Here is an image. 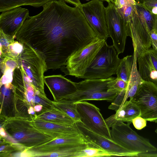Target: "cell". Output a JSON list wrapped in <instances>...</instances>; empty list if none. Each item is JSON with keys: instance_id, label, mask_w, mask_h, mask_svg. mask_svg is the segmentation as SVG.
Instances as JSON below:
<instances>
[{"instance_id": "obj_1", "label": "cell", "mask_w": 157, "mask_h": 157, "mask_svg": "<svg viewBox=\"0 0 157 157\" xmlns=\"http://www.w3.org/2000/svg\"><path fill=\"white\" fill-rule=\"evenodd\" d=\"M43 7L41 12L24 22L15 39L42 53L47 70H56L97 36L79 8L70 6L63 0Z\"/></svg>"}, {"instance_id": "obj_2", "label": "cell", "mask_w": 157, "mask_h": 157, "mask_svg": "<svg viewBox=\"0 0 157 157\" xmlns=\"http://www.w3.org/2000/svg\"><path fill=\"white\" fill-rule=\"evenodd\" d=\"M110 129L112 140L126 150L138 154L156 151L157 148L149 140L138 134L127 124L116 120L113 115L105 120Z\"/></svg>"}, {"instance_id": "obj_3", "label": "cell", "mask_w": 157, "mask_h": 157, "mask_svg": "<svg viewBox=\"0 0 157 157\" xmlns=\"http://www.w3.org/2000/svg\"><path fill=\"white\" fill-rule=\"evenodd\" d=\"M31 118H6L1 126L13 140L15 144H20L26 149L40 145L56 139L37 129L32 124Z\"/></svg>"}, {"instance_id": "obj_4", "label": "cell", "mask_w": 157, "mask_h": 157, "mask_svg": "<svg viewBox=\"0 0 157 157\" xmlns=\"http://www.w3.org/2000/svg\"><path fill=\"white\" fill-rule=\"evenodd\" d=\"M116 78L85 79L75 83L76 91L62 100L72 103L88 100H105L112 102L120 92L113 90L112 81Z\"/></svg>"}, {"instance_id": "obj_5", "label": "cell", "mask_w": 157, "mask_h": 157, "mask_svg": "<svg viewBox=\"0 0 157 157\" xmlns=\"http://www.w3.org/2000/svg\"><path fill=\"white\" fill-rule=\"evenodd\" d=\"M17 59L24 72L34 88L46 95L44 91V73L47 70L46 58L40 51L25 43Z\"/></svg>"}, {"instance_id": "obj_6", "label": "cell", "mask_w": 157, "mask_h": 157, "mask_svg": "<svg viewBox=\"0 0 157 157\" xmlns=\"http://www.w3.org/2000/svg\"><path fill=\"white\" fill-rule=\"evenodd\" d=\"M118 55L113 45H109L105 41L81 78L106 79L116 74L121 60Z\"/></svg>"}, {"instance_id": "obj_7", "label": "cell", "mask_w": 157, "mask_h": 157, "mask_svg": "<svg viewBox=\"0 0 157 157\" xmlns=\"http://www.w3.org/2000/svg\"><path fill=\"white\" fill-rule=\"evenodd\" d=\"M105 41V39L97 37L90 43L73 53L64 65L65 74L81 78Z\"/></svg>"}, {"instance_id": "obj_8", "label": "cell", "mask_w": 157, "mask_h": 157, "mask_svg": "<svg viewBox=\"0 0 157 157\" xmlns=\"http://www.w3.org/2000/svg\"><path fill=\"white\" fill-rule=\"evenodd\" d=\"M140 111V116L147 121L157 123V86L143 81L131 99Z\"/></svg>"}, {"instance_id": "obj_9", "label": "cell", "mask_w": 157, "mask_h": 157, "mask_svg": "<svg viewBox=\"0 0 157 157\" xmlns=\"http://www.w3.org/2000/svg\"><path fill=\"white\" fill-rule=\"evenodd\" d=\"M75 103L81 121L87 128L99 135L112 140L110 128L98 107L86 101Z\"/></svg>"}, {"instance_id": "obj_10", "label": "cell", "mask_w": 157, "mask_h": 157, "mask_svg": "<svg viewBox=\"0 0 157 157\" xmlns=\"http://www.w3.org/2000/svg\"><path fill=\"white\" fill-rule=\"evenodd\" d=\"M97 36L107 40L108 33L106 10L102 1L91 0L79 7Z\"/></svg>"}, {"instance_id": "obj_11", "label": "cell", "mask_w": 157, "mask_h": 157, "mask_svg": "<svg viewBox=\"0 0 157 157\" xmlns=\"http://www.w3.org/2000/svg\"><path fill=\"white\" fill-rule=\"evenodd\" d=\"M107 29L109 36L118 54L124 51L127 35V22L121 18L112 2L106 7Z\"/></svg>"}, {"instance_id": "obj_12", "label": "cell", "mask_w": 157, "mask_h": 157, "mask_svg": "<svg viewBox=\"0 0 157 157\" xmlns=\"http://www.w3.org/2000/svg\"><path fill=\"white\" fill-rule=\"evenodd\" d=\"M75 125L89 146L100 148L115 154L116 156L138 157V154L130 151L119 145L112 140L99 135L87 128L81 121Z\"/></svg>"}, {"instance_id": "obj_13", "label": "cell", "mask_w": 157, "mask_h": 157, "mask_svg": "<svg viewBox=\"0 0 157 157\" xmlns=\"http://www.w3.org/2000/svg\"><path fill=\"white\" fill-rule=\"evenodd\" d=\"M126 28L127 36L132 39L134 52L137 57L150 49L149 33L141 22L137 12L132 19L127 23Z\"/></svg>"}, {"instance_id": "obj_14", "label": "cell", "mask_w": 157, "mask_h": 157, "mask_svg": "<svg viewBox=\"0 0 157 157\" xmlns=\"http://www.w3.org/2000/svg\"><path fill=\"white\" fill-rule=\"evenodd\" d=\"M30 17L28 10L21 7L2 12L0 15V29L6 34L15 36L24 22Z\"/></svg>"}, {"instance_id": "obj_15", "label": "cell", "mask_w": 157, "mask_h": 157, "mask_svg": "<svg viewBox=\"0 0 157 157\" xmlns=\"http://www.w3.org/2000/svg\"><path fill=\"white\" fill-rule=\"evenodd\" d=\"M137 61L142 79L157 86V51L150 49L139 55Z\"/></svg>"}, {"instance_id": "obj_16", "label": "cell", "mask_w": 157, "mask_h": 157, "mask_svg": "<svg viewBox=\"0 0 157 157\" xmlns=\"http://www.w3.org/2000/svg\"><path fill=\"white\" fill-rule=\"evenodd\" d=\"M44 83L52 95L55 101H58L75 92L77 88L75 82L62 75L44 77Z\"/></svg>"}, {"instance_id": "obj_17", "label": "cell", "mask_w": 157, "mask_h": 157, "mask_svg": "<svg viewBox=\"0 0 157 157\" xmlns=\"http://www.w3.org/2000/svg\"><path fill=\"white\" fill-rule=\"evenodd\" d=\"M31 121L33 126L39 131L55 138L71 136L79 133L75 124L73 126L62 125L34 117H32Z\"/></svg>"}, {"instance_id": "obj_18", "label": "cell", "mask_w": 157, "mask_h": 157, "mask_svg": "<svg viewBox=\"0 0 157 157\" xmlns=\"http://www.w3.org/2000/svg\"><path fill=\"white\" fill-rule=\"evenodd\" d=\"M37 113L34 117L46 121L67 126H73L75 123L71 118L54 106L49 109H43Z\"/></svg>"}, {"instance_id": "obj_19", "label": "cell", "mask_w": 157, "mask_h": 157, "mask_svg": "<svg viewBox=\"0 0 157 157\" xmlns=\"http://www.w3.org/2000/svg\"><path fill=\"white\" fill-rule=\"evenodd\" d=\"M140 111L138 106L132 99L126 101L113 114L117 120L132 122V120L140 116Z\"/></svg>"}, {"instance_id": "obj_20", "label": "cell", "mask_w": 157, "mask_h": 157, "mask_svg": "<svg viewBox=\"0 0 157 157\" xmlns=\"http://www.w3.org/2000/svg\"><path fill=\"white\" fill-rule=\"evenodd\" d=\"M133 62L132 70L128 82V86L125 93V101L128 98L132 99L137 90L140 84L144 80L141 78L137 68V57L134 52Z\"/></svg>"}, {"instance_id": "obj_21", "label": "cell", "mask_w": 157, "mask_h": 157, "mask_svg": "<svg viewBox=\"0 0 157 157\" xmlns=\"http://www.w3.org/2000/svg\"><path fill=\"white\" fill-rule=\"evenodd\" d=\"M54 0H0V12H3L23 6L39 7Z\"/></svg>"}, {"instance_id": "obj_22", "label": "cell", "mask_w": 157, "mask_h": 157, "mask_svg": "<svg viewBox=\"0 0 157 157\" xmlns=\"http://www.w3.org/2000/svg\"><path fill=\"white\" fill-rule=\"evenodd\" d=\"M136 7L141 21L149 33L156 29L157 15L152 13L140 3H136Z\"/></svg>"}, {"instance_id": "obj_23", "label": "cell", "mask_w": 157, "mask_h": 157, "mask_svg": "<svg viewBox=\"0 0 157 157\" xmlns=\"http://www.w3.org/2000/svg\"><path fill=\"white\" fill-rule=\"evenodd\" d=\"M52 101L55 108L71 118L75 123L81 121L76 103L62 100Z\"/></svg>"}, {"instance_id": "obj_24", "label": "cell", "mask_w": 157, "mask_h": 157, "mask_svg": "<svg viewBox=\"0 0 157 157\" xmlns=\"http://www.w3.org/2000/svg\"><path fill=\"white\" fill-rule=\"evenodd\" d=\"M133 55L127 56L121 59L116 71L117 77L128 83L133 62Z\"/></svg>"}, {"instance_id": "obj_25", "label": "cell", "mask_w": 157, "mask_h": 157, "mask_svg": "<svg viewBox=\"0 0 157 157\" xmlns=\"http://www.w3.org/2000/svg\"><path fill=\"white\" fill-rule=\"evenodd\" d=\"M116 156L112 153L102 149L88 146L77 152L75 157H110Z\"/></svg>"}, {"instance_id": "obj_26", "label": "cell", "mask_w": 157, "mask_h": 157, "mask_svg": "<svg viewBox=\"0 0 157 157\" xmlns=\"http://www.w3.org/2000/svg\"><path fill=\"white\" fill-rule=\"evenodd\" d=\"M0 69L2 75L13 73L19 66L17 59L9 57L0 58Z\"/></svg>"}, {"instance_id": "obj_27", "label": "cell", "mask_w": 157, "mask_h": 157, "mask_svg": "<svg viewBox=\"0 0 157 157\" xmlns=\"http://www.w3.org/2000/svg\"><path fill=\"white\" fill-rule=\"evenodd\" d=\"M136 5L130 4L120 8H116L117 10L126 22L131 21L136 12Z\"/></svg>"}, {"instance_id": "obj_28", "label": "cell", "mask_w": 157, "mask_h": 157, "mask_svg": "<svg viewBox=\"0 0 157 157\" xmlns=\"http://www.w3.org/2000/svg\"><path fill=\"white\" fill-rule=\"evenodd\" d=\"M128 83L123 80L116 78L112 82V86L114 90L120 92L127 89Z\"/></svg>"}, {"instance_id": "obj_29", "label": "cell", "mask_w": 157, "mask_h": 157, "mask_svg": "<svg viewBox=\"0 0 157 157\" xmlns=\"http://www.w3.org/2000/svg\"><path fill=\"white\" fill-rule=\"evenodd\" d=\"M132 122L135 128L138 130L143 128L147 124V121L140 116L133 119Z\"/></svg>"}, {"instance_id": "obj_30", "label": "cell", "mask_w": 157, "mask_h": 157, "mask_svg": "<svg viewBox=\"0 0 157 157\" xmlns=\"http://www.w3.org/2000/svg\"><path fill=\"white\" fill-rule=\"evenodd\" d=\"M149 35L152 48L157 51V32L156 30L153 29L151 31Z\"/></svg>"}, {"instance_id": "obj_31", "label": "cell", "mask_w": 157, "mask_h": 157, "mask_svg": "<svg viewBox=\"0 0 157 157\" xmlns=\"http://www.w3.org/2000/svg\"><path fill=\"white\" fill-rule=\"evenodd\" d=\"M140 4L150 11L152 8L157 7V0H143Z\"/></svg>"}, {"instance_id": "obj_32", "label": "cell", "mask_w": 157, "mask_h": 157, "mask_svg": "<svg viewBox=\"0 0 157 157\" xmlns=\"http://www.w3.org/2000/svg\"><path fill=\"white\" fill-rule=\"evenodd\" d=\"M130 4H136L134 0H116L114 3L116 8H120Z\"/></svg>"}, {"instance_id": "obj_33", "label": "cell", "mask_w": 157, "mask_h": 157, "mask_svg": "<svg viewBox=\"0 0 157 157\" xmlns=\"http://www.w3.org/2000/svg\"><path fill=\"white\" fill-rule=\"evenodd\" d=\"M65 2L73 5L75 7L78 8L81 6L82 3L80 0H63Z\"/></svg>"}, {"instance_id": "obj_34", "label": "cell", "mask_w": 157, "mask_h": 157, "mask_svg": "<svg viewBox=\"0 0 157 157\" xmlns=\"http://www.w3.org/2000/svg\"><path fill=\"white\" fill-rule=\"evenodd\" d=\"M34 108L35 111L37 113H38L41 111L43 109V106L41 105L38 104L34 105Z\"/></svg>"}, {"instance_id": "obj_35", "label": "cell", "mask_w": 157, "mask_h": 157, "mask_svg": "<svg viewBox=\"0 0 157 157\" xmlns=\"http://www.w3.org/2000/svg\"><path fill=\"white\" fill-rule=\"evenodd\" d=\"M0 134L1 137H5L7 136V134L5 129L2 127L0 128Z\"/></svg>"}, {"instance_id": "obj_36", "label": "cell", "mask_w": 157, "mask_h": 157, "mask_svg": "<svg viewBox=\"0 0 157 157\" xmlns=\"http://www.w3.org/2000/svg\"><path fill=\"white\" fill-rule=\"evenodd\" d=\"M34 107L30 106L28 109V113L29 115H35L36 114Z\"/></svg>"}, {"instance_id": "obj_37", "label": "cell", "mask_w": 157, "mask_h": 157, "mask_svg": "<svg viewBox=\"0 0 157 157\" xmlns=\"http://www.w3.org/2000/svg\"><path fill=\"white\" fill-rule=\"evenodd\" d=\"M151 11L153 14L157 15V7H154L152 8Z\"/></svg>"}, {"instance_id": "obj_38", "label": "cell", "mask_w": 157, "mask_h": 157, "mask_svg": "<svg viewBox=\"0 0 157 157\" xmlns=\"http://www.w3.org/2000/svg\"><path fill=\"white\" fill-rule=\"evenodd\" d=\"M102 1H105L108 2V3L109 2H112L114 4V0H101Z\"/></svg>"}, {"instance_id": "obj_39", "label": "cell", "mask_w": 157, "mask_h": 157, "mask_svg": "<svg viewBox=\"0 0 157 157\" xmlns=\"http://www.w3.org/2000/svg\"><path fill=\"white\" fill-rule=\"evenodd\" d=\"M137 3H141L143 0H134Z\"/></svg>"}, {"instance_id": "obj_40", "label": "cell", "mask_w": 157, "mask_h": 157, "mask_svg": "<svg viewBox=\"0 0 157 157\" xmlns=\"http://www.w3.org/2000/svg\"><path fill=\"white\" fill-rule=\"evenodd\" d=\"M156 32H157V19H156Z\"/></svg>"}, {"instance_id": "obj_41", "label": "cell", "mask_w": 157, "mask_h": 157, "mask_svg": "<svg viewBox=\"0 0 157 157\" xmlns=\"http://www.w3.org/2000/svg\"><path fill=\"white\" fill-rule=\"evenodd\" d=\"M155 132L157 134V127H156Z\"/></svg>"}, {"instance_id": "obj_42", "label": "cell", "mask_w": 157, "mask_h": 157, "mask_svg": "<svg viewBox=\"0 0 157 157\" xmlns=\"http://www.w3.org/2000/svg\"><path fill=\"white\" fill-rule=\"evenodd\" d=\"M155 157H157V154H155Z\"/></svg>"}, {"instance_id": "obj_43", "label": "cell", "mask_w": 157, "mask_h": 157, "mask_svg": "<svg viewBox=\"0 0 157 157\" xmlns=\"http://www.w3.org/2000/svg\"><path fill=\"white\" fill-rule=\"evenodd\" d=\"M114 3H115V1H116V0H114Z\"/></svg>"}]
</instances>
